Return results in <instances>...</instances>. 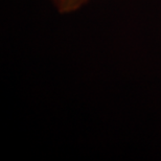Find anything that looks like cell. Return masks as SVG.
I'll use <instances>...</instances> for the list:
<instances>
[{
    "label": "cell",
    "instance_id": "1",
    "mask_svg": "<svg viewBox=\"0 0 161 161\" xmlns=\"http://www.w3.org/2000/svg\"><path fill=\"white\" fill-rule=\"evenodd\" d=\"M88 0H53L54 6L63 14L72 13L80 8Z\"/></svg>",
    "mask_w": 161,
    "mask_h": 161
}]
</instances>
